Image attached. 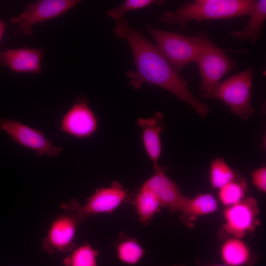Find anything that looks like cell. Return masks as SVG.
Segmentation results:
<instances>
[{
  "mask_svg": "<svg viewBox=\"0 0 266 266\" xmlns=\"http://www.w3.org/2000/svg\"><path fill=\"white\" fill-rule=\"evenodd\" d=\"M113 32L117 38L126 40L133 53L135 70L126 73L131 86L137 90L145 83L158 86L187 103L201 117L208 115V107L189 90L187 80L176 72L157 45L124 19L116 21Z\"/></svg>",
  "mask_w": 266,
  "mask_h": 266,
  "instance_id": "1",
  "label": "cell"
},
{
  "mask_svg": "<svg viewBox=\"0 0 266 266\" xmlns=\"http://www.w3.org/2000/svg\"><path fill=\"white\" fill-rule=\"evenodd\" d=\"M254 0H194L187 2L176 11L163 12L159 20L168 25L178 24L187 30L186 22L194 20H222L250 15Z\"/></svg>",
  "mask_w": 266,
  "mask_h": 266,
  "instance_id": "2",
  "label": "cell"
},
{
  "mask_svg": "<svg viewBox=\"0 0 266 266\" xmlns=\"http://www.w3.org/2000/svg\"><path fill=\"white\" fill-rule=\"evenodd\" d=\"M195 35L200 49L196 61L201 78L200 95L202 98H211L221 79L237 65V62L228 56L205 32L200 31Z\"/></svg>",
  "mask_w": 266,
  "mask_h": 266,
  "instance_id": "3",
  "label": "cell"
},
{
  "mask_svg": "<svg viewBox=\"0 0 266 266\" xmlns=\"http://www.w3.org/2000/svg\"><path fill=\"white\" fill-rule=\"evenodd\" d=\"M133 197L118 181H114L109 186L96 189L84 204L73 199L61 206L64 213L80 224L91 216L113 212L122 204L132 202Z\"/></svg>",
  "mask_w": 266,
  "mask_h": 266,
  "instance_id": "4",
  "label": "cell"
},
{
  "mask_svg": "<svg viewBox=\"0 0 266 266\" xmlns=\"http://www.w3.org/2000/svg\"><path fill=\"white\" fill-rule=\"evenodd\" d=\"M146 30L171 66L180 76L184 77L182 69L189 63L196 62L200 53L197 36L166 31L150 25L146 26Z\"/></svg>",
  "mask_w": 266,
  "mask_h": 266,
  "instance_id": "5",
  "label": "cell"
},
{
  "mask_svg": "<svg viewBox=\"0 0 266 266\" xmlns=\"http://www.w3.org/2000/svg\"><path fill=\"white\" fill-rule=\"evenodd\" d=\"M253 75V69L248 66L221 82L213 95V98L222 100L233 114L244 120L255 111L250 103Z\"/></svg>",
  "mask_w": 266,
  "mask_h": 266,
  "instance_id": "6",
  "label": "cell"
},
{
  "mask_svg": "<svg viewBox=\"0 0 266 266\" xmlns=\"http://www.w3.org/2000/svg\"><path fill=\"white\" fill-rule=\"evenodd\" d=\"M260 212L258 201L254 197L246 198L226 207L223 213L224 222L219 232V236L242 239L249 233L253 232L260 224L258 218Z\"/></svg>",
  "mask_w": 266,
  "mask_h": 266,
  "instance_id": "7",
  "label": "cell"
},
{
  "mask_svg": "<svg viewBox=\"0 0 266 266\" xmlns=\"http://www.w3.org/2000/svg\"><path fill=\"white\" fill-rule=\"evenodd\" d=\"M80 2L78 0H40L28 3L22 13L10 19V23L17 26L13 37L20 32L25 35H31L34 25L57 18Z\"/></svg>",
  "mask_w": 266,
  "mask_h": 266,
  "instance_id": "8",
  "label": "cell"
},
{
  "mask_svg": "<svg viewBox=\"0 0 266 266\" xmlns=\"http://www.w3.org/2000/svg\"><path fill=\"white\" fill-rule=\"evenodd\" d=\"M0 130L5 132L11 140L35 152L39 156L47 155L58 157L63 151L61 147L55 146L41 131L14 120L1 119Z\"/></svg>",
  "mask_w": 266,
  "mask_h": 266,
  "instance_id": "9",
  "label": "cell"
},
{
  "mask_svg": "<svg viewBox=\"0 0 266 266\" xmlns=\"http://www.w3.org/2000/svg\"><path fill=\"white\" fill-rule=\"evenodd\" d=\"M88 100L78 97L63 116L60 129L72 136L85 138L92 135L98 128V118L89 106Z\"/></svg>",
  "mask_w": 266,
  "mask_h": 266,
  "instance_id": "10",
  "label": "cell"
},
{
  "mask_svg": "<svg viewBox=\"0 0 266 266\" xmlns=\"http://www.w3.org/2000/svg\"><path fill=\"white\" fill-rule=\"evenodd\" d=\"M79 225L73 217L66 213L57 216L43 239L42 249L49 254L71 252L76 247L74 239Z\"/></svg>",
  "mask_w": 266,
  "mask_h": 266,
  "instance_id": "11",
  "label": "cell"
},
{
  "mask_svg": "<svg viewBox=\"0 0 266 266\" xmlns=\"http://www.w3.org/2000/svg\"><path fill=\"white\" fill-rule=\"evenodd\" d=\"M154 173L142 184L158 198L163 207L171 213L181 211L189 197L184 195L178 185L166 174V167L159 165L154 167Z\"/></svg>",
  "mask_w": 266,
  "mask_h": 266,
  "instance_id": "12",
  "label": "cell"
},
{
  "mask_svg": "<svg viewBox=\"0 0 266 266\" xmlns=\"http://www.w3.org/2000/svg\"><path fill=\"white\" fill-rule=\"evenodd\" d=\"M44 53L41 47L7 49L0 51V67L5 66L17 73H39Z\"/></svg>",
  "mask_w": 266,
  "mask_h": 266,
  "instance_id": "13",
  "label": "cell"
},
{
  "mask_svg": "<svg viewBox=\"0 0 266 266\" xmlns=\"http://www.w3.org/2000/svg\"><path fill=\"white\" fill-rule=\"evenodd\" d=\"M163 115L160 112L149 118H139L137 125L142 129V138L145 152L152 161L153 167L158 166L161 155L160 135L165 128Z\"/></svg>",
  "mask_w": 266,
  "mask_h": 266,
  "instance_id": "14",
  "label": "cell"
},
{
  "mask_svg": "<svg viewBox=\"0 0 266 266\" xmlns=\"http://www.w3.org/2000/svg\"><path fill=\"white\" fill-rule=\"evenodd\" d=\"M220 256L227 266H251L256 262V257L242 239L230 237L225 239L220 248Z\"/></svg>",
  "mask_w": 266,
  "mask_h": 266,
  "instance_id": "15",
  "label": "cell"
},
{
  "mask_svg": "<svg viewBox=\"0 0 266 266\" xmlns=\"http://www.w3.org/2000/svg\"><path fill=\"white\" fill-rule=\"evenodd\" d=\"M218 209V202L213 195L199 194L187 200L181 211L180 221L187 227L193 228L198 217L214 213Z\"/></svg>",
  "mask_w": 266,
  "mask_h": 266,
  "instance_id": "16",
  "label": "cell"
},
{
  "mask_svg": "<svg viewBox=\"0 0 266 266\" xmlns=\"http://www.w3.org/2000/svg\"><path fill=\"white\" fill-rule=\"evenodd\" d=\"M132 203L135 207L139 221L145 225L149 224L154 215L164 208L157 196L143 185L133 197Z\"/></svg>",
  "mask_w": 266,
  "mask_h": 266,
  "instance_id": "17",
  "label": "cell"
},
{
  "mask_svg": "<svg viewBox=\"0 0 266 266\" xmlns=\"http://www.w3.org/2000/svg\"><path fill=\"white\" fill-rule=\"evenodd\" d=\"M249 16L250 21L244 28L232 32L230 35L237 38L239 41L249 39L251 43L254 44L259 39L261 30L266 19V0H255Z\"/></svg>",
  "mask_w": 266,
  "mask_h": 266,
  "instance_id": "18",
  "label": "cell"
},
{
  "mask_svg": "<svg viewBox=\"0 0 266 266\" xmlns=\"http://www.w3.org/2000/svg\"><path fill=\"white\" fill-rule=\"evenodd\" d=\"M115 247L118 259L128 265L137 264L145 254L144 249L136 239L123 232L118 235Z\"/></svg>",
  "mask_w": 266,
  "mask_h": 266,
  "instance_id": "19",
  "label": "cell"
},
{
  "mask_svg": "<svg viewBox=\"0 0 266 266\" xmlns=\"http://www.w3.org/2000/svg\"><path fill=\"white\" fill-rule=\"evenodd\" d=\"M99 251L87 242L76 247L63 260L64 266H98Z\"/></svg>",
  "mask_w": 266,
  "mask_h": 266,
  "instance_id": "20",
  "label": "cell"
},
{
  "mask_svg": "<svg viewBox=\"0 0 266 266\" xmlns=\"http://www.w3.org/2000/svg\"><path fill=\"white\" fill-rule=\"evenodd\" d=\"M235 179V175L224 159L217 158L209 168V180L212 188L220 189Z\"/></svg>",
  "mask_w": 266,
  "mask_h": 266,
  "instance_id": "21",
  "label": "cell"
},
{
  "mask_svg": "<svg viewBox=\"0 0 266 266\" xmlns=\"http://www.w3.org/2000/svg\"><path fill=\"white\" fill-rule=\"evenodd\" d=\"M219 190V200L223 205L228 207L237 203L244 199L247 187L244 181H236L234 179Z\"/></svg>",
  "mask_w": 266,
  "mask_h": 266,
  "instance_id": "22",
  "label": "cell"
},
{
  "mask_svg": "<svg viewBox=\"0 0 266 266\" xmlns=\"http://www.w3.org/2000/svg\"><path fill=\"white\" fill-rule=\"evenodd\" d=\"M152 4L166 5L161 0H126L118 6L107 10L106 15L116 21L122 19L125 14L130 11L142 9Z\"/></svg>",
  "mask_w": 266,
  "mask_h": 266,
  "instance_id": "23",
  "label": "cell"
},
{
  "mask_svg": "<svg viewBox=\"0 0 266 266\" xmlns=\"http://www.w3.org/2000/svg\"><path fill=\"white\" fill-rule=\"evenodd\" d=\"M252 180L255 186L260 191L266 192V168H259L252 173Z\"/></svg>",
  "mask_w": 266,
  "mask_h": 266,
  "instance_id": "24",
  "label": "cell"
},
{
  "mask_svg": "<svg viewBox=\"0 0 266 266\" xmlns=\"http://www.w3.org/2000/svg\"><path fill=\"white\" fill-rule=\"evenodd\" d=\"M7 26V24H6L4 21L0 19V42L4 34L5 31Z\"/></svg>",
  "mask_w": 266,
  "mask_h": 266,
  "instance_id": "25",
  "label": "cell"
},
{
  "mask_svg": "<svg viewBox=\"0 0 266 266\" xmlns=\"http://www.w3.org/2000/svg\"><path fill=\"white\" fill-rule=\"evenodd\" d=\"M203 266H227L224 264L220 265V264H210L204 265Z\"/></svg>",
  "mask_w": 266,
  "mask_h": 266,
  "instance_id": "26",
  "label": "cell"
},
{
  "mask_svg": "<svg viewBox=\"0 0 266 266\" xmlns=\"http://www.w3.org/2000/svg\"><path fill=\"white\" fill-rule=\"evenodd\" d=\"M172 266H186L184 264H175Z\"/></svg>",
  "mask_w": 266,
  "mask_h": 266,
  "instance_id": "27",
  "label": "cell"
}]
</instances>
